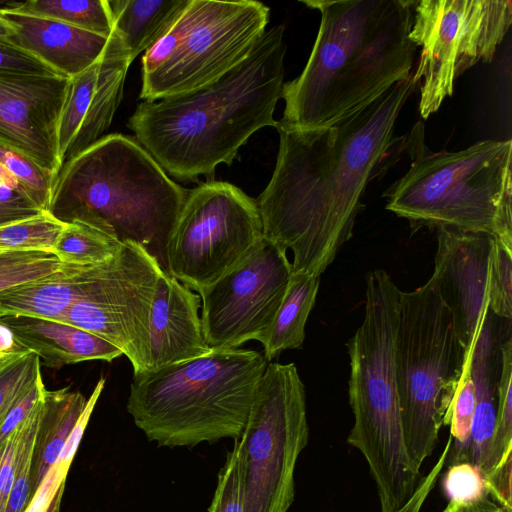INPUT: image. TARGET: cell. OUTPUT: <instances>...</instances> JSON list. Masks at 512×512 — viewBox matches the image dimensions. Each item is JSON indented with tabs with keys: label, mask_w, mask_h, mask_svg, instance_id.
Segmentation results:
<instances>
[{
	"label": "cell",
	"mask_w": 512,
	"mask_h": 512,
	"mask_svg": "<svg viewBox=\"0 0 512 512\" xmlns=\"http://www.w3.org/2000/svg\"><path fill=\"white\" fill-rule=\"evenodd\" d=\"M419 83L413 73L341 123L277 128L272 177L256 200L264 239L293 253V274L320 276L353 234L362 197L395 144L397 118Z\"/></svg>",
	"instance_id": "6da1fadb"
},
{
	"label": "cell",
	"mask_w": 512,
	"mask_h": 512,
	"mask_svg": "<svg viewBox=\"0 0 512 512\" xmlns=\"http://www.w3.org/2000/svg\"><path fill=\"white\" fill-rule=\"evenodd\" d=\"M415 1H301L321 21L302 73L283 85L277 128L337 125L407 79L418 48L409 38Z\"/></svg>",
	"instance_id": "7a4b0ae2"
},
{
	"label": "cell",
	"mask_w": 512,
	"mask_h": 512,
	"mask_svg": "<svg viewBox=\"0 0 512 512\" xmlns=\"http://www.w3.org/2000/svg\"><path fill=\"white\" fill-rule=\"evenodd\" d=\"M283 25L266 30L249 55L196 90L138 104L128 120L138 143L181 181L211 178L257 130L277 128L284 85Z\"/></svg>",
	"instance_id": "3957f363"
},
{
	"label": "cell",
	"mask_w": 512,
	"mask_h": 512,
	"mask_svg": "<svg viewBox=\"0 0 512 512\" xmlns=\"http://www.w3.org/2000/svg\"><path fill=\"white\" fill-rule=\"evenodd\" d=\"M187 192L137 140L115 133L63 163L48 212L64 223L111 229L143 246L167 273L166 245Z\"/></svg>",
	"instance_id": "277c9868"
},
{
	"label": "cell",
	"mask_w": 512,
	"mask_h": 512,
	"mask_svg": "<svg viewBox=\"0 0 512 512\" xmlns=\"http://www.w3.org/2000/svg\"><path fill=\"white\" fill-rule=\"evenodd\" d=\"M267 366L258 351L229 348L133 374L127 411L149 441L194 447L238 439Z\"/></svg>",
	"instance_id": "5b68a950"
},
{
	"label": "cell",
	"mask_w": 512,
	"mask_h": 512,
	"mask_svg": "<svg viewBox=\"0 0 512 512\" xmlns=\"http://www.w3.org/2000/svg\"><path fill=\"white\" fill-rule=\"evenodd\" d=\"M401 290L383 269L366 276L364 317L346 346L354 423L347 443L368 464L380 512H395L416 489L420 471L405 444L395 373Z\"/></svg>",
	"instance_id": "8992f818"
},
{
	"label": "cell",
	"mask_w": 512,
	"mask_h": 512,
	"mask_svg": "<svg viewBox=\"0 0 512 512\" xmlns=\"http://www.w3.org/2000/svg\"><path fill=\"white\" fill-rule=\"evenodd\" d=\"M418 123L405 138L411 164L384 193L386 209L421 226L485 232L512 250V141L431 152Z\"/></svg>",
	"instance_id": "52a82bcc"
},
{
	"label": "cell",
	"mask_w": 512,
	"mask_h": 512,
	"mask_svg": "<svg viewBox=\"0 0 512 512\" xmlns=\"http://www.w3.org/2000/svg\"><path fill=\"white\" fill-rule=\"evenodd\" d=\"M466 357L432 278L416 290L401 291L395 373L405 444L418 471L449 424Z\"/></svg>",
	"instance_id": "ba28073f"
},
{
	"label": "cell",
	"mask_w": 512,
	"mask_h": 512,
	"mask_svg": "<svg viewBox=\"0 0 512 512\" xmlns=\"http://www.w3.org/2000/svg\"><path fill=\"white\" fill-rule=\"evenodd\" d=\"M259 1L188 0L142 56L140 98L155 101L203 87L241 63L266 31Z\"/></svg>",
	"instance_id": "9c48e42d"
},
{
	"label": "cell",
	"mask_w": 512,
	"mask_h": 512,
	"mask_svg": "<svg viewBox=\"0 0 512 512\" xmlns=\"http://www.w3.org/2000/svg\"><path fill=\"white\" fill-rule=\"evenodd\" d=\"M237 440L244 512H288L296 463L309 440L305 386L294 363L267 364Z\"/></svg>",
	"instance_id": "30bf717a"
},
{
	"label": "cell",
	"mask_w": 512,
	"mask_h": 512,
	"mask_svg": "<svg viewBox=\"0 0 512 512\" xmlns=\"http://www.w3.org/2000/svg\"><path fill=\"white\" fill-rule=\"evenodd\" d=\"M263 242L256 200L231 183L209 180L187 192L166 245L167 274L198 292Z\"/></svg>",
	"instance_id": "8fae6325"
},
{
	"label": "cell",
	"mask_w": 512,
	"mask_h": 512,
	"mask_svg": "<svg viewBox=\"0 0 512 512\" xmlns=\"http://www.w3.org/2000/svg\"><path fill=\"white\" fill-rule=\"evenodd\" d=\"M512 24L510 0H416L410 40L420 47L413 79L427 119L452 96L455 80L493 60Z\"/></svg>",
	"instance_id": "7c38bea8"
},
{
	"label": "cell",
	"mask_w": 512,
	"mask_h": 512,
	"mask_svg": "<svg viewBox=\"0 0 512 512\" xmlns=\"http://www.w3.org/2000/svg\"><path fill=\"white\" fill-rule=\"evenodd\" d=\"M162 271L143 246L123 241L106 272L70 306L62 322L119 348L133 374L148 370L150 313Z\"/></svg>",
	"instance_id": "4fadbf2b"
},
{
	"label": "cell",
	"mask_w": 512,
	"mask_h": 512,
	"mask_svg": "<svg viewBox=\"0 0 512 512\" xmlns=\"http://www.w3.org/2000/svg\"><path fill=\"white\" fill-rule=\"evenodd\" d=\"M292 265L285 251L264 239L250 256L198 291L201 320L211 349L263 341L287 291Z\"/></svg>",
	"instance_id": "5bb4252c"
},
{
	"label": "cell",
	"mask_w": 512,
	"mask_h": 512,
	"mask_svg": "<svg viewBox=\"0 0 512 512\" xmlns=\"http://www.w3.org/2000/svg\"><path fill=\"white\" fill-rule=\"evenodd\" d=\"M70 79L0 72V143L57 175L58 123Z\"/></svg>",
	"instance_id": "9a60e30c"
},
{
	"label": "cell",
	"mask_w": 512,
	"mask_h": 512,
	"mask_svg": "<svg viewBox=\"0 0 512 512\" xmlns=\"http://www.w3.org/2000/svg\"><path fill=\"white\" fill-rule=\"evenodd\" d=\"M494 240L495 236L485 232L437 228L431 278L451 314L455 333L467 356L473 353L489 307L488 277Z\"/></svg>",
	"instance_id": "2e32d148"
},
{
	"label": "cell",
	"mask_w": 512,
	"mask_h": 512,
	"mask_svg": "<svg viewBox=\"0 0 512 512\" xmlns=\"http://www.w3.org/2000/svg\"><path fill=\"white\" fill-rule=\"evenodd\" d=\"M133 59L113 29L99 59L70 78L58 123L61 164L102 138L122 98L125 78Z\"/></svg>",
	"instance_id": "e0dca14e"
},
{
	"label": "cell",
	"mask_w": 512,
	"mask_h": 512,
	"mask_svg": "<svg viewBox=\"0 0 512 512\" xmlns=\"http://www.w3.org/2000/svg\"><path fill=\"white\" fill-rule=\"evenodd\" d=\"M511 321L497 317L488 309L473 349L471 375L475 385L476 405L469 437L464 446L448 454L446 464L467 462L485 477L497 422L498 385L502 367V348L512 336Z\"/></svg>",
	"instance_id": "ac0fdd59"
},
{
	"label": "cell",
	"mask_w": 512,
	"mask_h": 512,
	"mask_svg": "<svg viewBox=\"0 0 512 512\" xmlns=\"http://www.w3.org/2000/svg\"><path fill=\"white\" fill-rule=\"evenodd\" d=\"M201 298L162 271L150 313L148 370L209 354L199 315Z\"/></svg>",
	"instance_id": "d6986e66"
},
{
	"label": "cell",
	"mask_w": 512,
	"mask_h": 512,
	"mask_svg": "<svg viewBox=\"0 0 512 512\" xmlns=\"http://www.w3.org/2000/svg\"><path fill=\"white\" fill-rule=\"evenodd\" d=\"M0 16L14 28L9 42L69 79L96 62L109 40L66 23L20 14L5 7H0Z\"/></svg>",
	"instance_id": "ffe728a7"
},
{
	"label": "cell",
	"mask_w": 512,
	"mask_h": 512,
	"mask_svg": "<svg viewBox=\"0 0 512 512\" xmlns=\"http://www.w3.org/2000/svg\"><path fill=\"white\" fill-rule=\"evenodd\" d=\"M111 260L91 266L64 263L45 277L0 291V318L24 316L62 322L70 306L88 293Z\"/></svg>",
	"instance_id": "44dd1931"
},
{
	"label": "cell",
	"mask_w": 512,
	"mask_h": 512,
	"mask_svg": "<svg viewBox=\"0 0 512 512\" xmlns=\"http://www.w3.org/2000/svg\"><path fill=\"white\" fill-rule=\"evenodd\" d=\"M0 324L15 342L36 354L45 366L60 368L88 360L113 361L122 351L108 341L64 322L34 317H3Z\"/></svg>",
	"instance_id": "7402d4cb"
},
{
	"label": "cell",
	"mask_w": 512,
	"mask_h": 512,
	"mask_svg": "<svg viewBox=\"0 0 512 512\" xmlns=\"http://www.w3.org/2000/svg\"><path fill=\"white\" fill-rule=\"evenodd\" d=\"M86 403L83 394L69 387L45 390L33 451V494L57 461Z\"/></svg>",
	"instance_id": "603a6c76"
},
{
	"label": "cell",
	"mask_w": 512,
	"mask_h": 512,
	"mask_svg": "<svg viewBox=\"0 0 512 512\" xmlns=\"http://www.w3.org/2000/svg\"><path fill=\"white\" fill-rule=\"evenodd\" d=\"M188 0H108L113 29L134 60L168 30Z\"/></svg>",
	"instance_id": "cb8c5ba5"
},
{
	"label": "cell",
	"mask_w": 512,
	"mask_h": 512,
	"mask_svg": "<svg viewBox=\"0 0 512 512\" xmlns=\"http://www.w3.org/2000/svg\"><path fill=\"white\" fill-rule=\"evenodd\" d=\"M320 276L293 274L276 316L261 342L267 362L288 349H299L305 340V326L314 307Z\"/></svg>",
	"instance_id": "d4e9b609"
},
{
	"label": "cell",
	"mask_w": 512,
	"mask_h": 512,
	"mask_svg": "<svg viewBox=\"0 0 512 512\" xmlns=\"http://www.w3.org/2000/svg\"><path fill=\"white\" fill-rule=\"evenodd\" d=\"M121 245L122 241L111 229L72 220L66 223L51 252L62 263L91 266L111 260Z\"/></svg>",
	"instance_id": "484cf974"
},
{
	"label": "cell",
	"mask_w": 512,
	"mask_h": 512,
	"mask_svg": "<svg viewBox=\"0 0 512 512\" xmlns=\"http://www.w3.org/2000/svg\"><path fill=\"white\" fill-rule=\"evenodd\" d=\"M5 8L25 15L52 19L110 37L113 32L108 0H28Z\"/></svg>",
	"instance_id": "4316f807"
},
{
	"label": "cell",
	"mask_w": 512,
	"mask_h": 512,
	"mask_svg": "<svg viewBox=\"0 0 512 512\" xmlns=\"http://www.w3.org/2000/svg\"><path fill=\"white\" fill-rule=\"evenodd\" d=\"M66 223L48 211L0 226V253L51 252Z\"/></svg>",
	"instance_id": "83f0119b"
},
{
	"label": "cell",
	"mask_w": 512,
	"mask_h": 512,
	"mask_svg": "<svg viewBox=\"0 0 512 512\" xmlns=\"http://www.w3.org/2000/svg\"><path fill=\"white\" fill-rule=\"evenodd\" d=\"M512 457V336L502 348V367L498 385L497 422L489 459L487 477ZM484 477V478H485Z\"/></svg>",
	"instance_id": "f1b7e54d"
},
{
	"label": "cell",
	"mask_w": 512,
	"mask_h": 512,
	"mask_svg": "<svg viewBox=\"0 0 512 512\" xmlns=\"http://www.w3.org/2000/svg\"><path fill=\"white\" fill-rule=\"evenodd\" d=\"M0 164L24 188L30 198L48 211L56 176L29 156L0 143Z\"/></svg>",
	"instance_id": "f546056e"
},
{
	"label": "cell",
	"mask_w": 512,
	"mask_h": 512,
	"mask_svg": "<svg viewBox=\"0 0 512 512\" xmlns=\"http://www.w3.org/2000/svg\"><path fill=\"white\" fill-rule=\"evenodd\" d=\"M45 393V392H44ZM44 398V396H43ZM43 398L25 420L20 440L18 461L6 512H24L33 496L32 462L36 432Z\"/></svg>",
	"instance_id": "4dcf8cb0"
},
{
	"label": "cell",
	"mask_w": 512,
	"mask_h": 512,
	"mask_svg": "<svg viewBox=\"0 0 512 512\" xmlns=\"http://www.w3.org/2000/svg\"><path fill=\"white\" fill-rule=\"evenodd\" d=\"M63 264L52 252L0 253V291L45 277Z\"/></svg>",
	"instance_id": "1f68e13d"
},
{
	"label": "cell",
	"mask_w": 512,
	"mask_h": 512,
	"mask_svg": "<svg viewBox=\"0 0 512 512\" xmlns=\"http://www.w3.org/2000/svg\"><path fill=\"white\" fill-rule=\"evenodd\" d=\"M41 375L39 357L21 348L0 365V417Z\"/></svg>",
	"instance_id": "d6a6232c"
},
{
	"label": "cell",
	"mask_w": 512,
	"mask_h": 512,
	"mask_svg": "<svg viewBox=\"0 0 512 512\" xmlns=\"http://www.w3.org/2000/svg\"><path fill=\"white\" fill-rule=\"evenodd\" d=\"M488 306L497 317L512 320V250L496 237L489 268Z\"/></svg>",
	"instance_id": "836d02e7"
},
{
	"label": "cell",
	"mask_w": 512,
	"mask_h": 512,
	"mask_svg": "<svg viewBox=\"0 0 512 512\" xmlns=\"http://www.w3.org/2000/svg\"><path fill=\"white\" fill-rule=\"evenodd\" d=\"M208 512H244V484L241 449L237 439L227 452L218 473L217 485Z\"/></svg>",
	"instance_id": "e575fe53"
},
{
	"label": "cell",
	"mask_w": 512,
	"mask_h": 512,
	"mask_svg": "<svg viewBox=\"0 0 512 512\" xmlns=\"http://www.w3.org/2000/svg\"><path fill=\"white\" fill-rule=\"evenodd\" d=\"M471 359L472 355H469L465 360L452 402L449 419L452 442L448 454L455 453L464 446L471 430L476 405L475 385L471 375Z\"/></svg>",
	"instance_id": "d590c367"
},
{
	"label": "cell",
	"mask_w": 512,
	"mask_h": 512,
	"mask_svg": "<svg viewBox=\"0 0 512 512\" xmlns=\"http://www.w3.org/2000/svg\"><path fill=\"white\" fill-rule=\"evenodd\" d=\"M442 489L449 502L454 503H470L489 496L483 474L467 462L448 466Z\"/></svg>",
	"instance_id": "8d00e7d4"
},
{
	"label": "cell",
	"mask_w": 512,
	"mask_h": 512,
	"mask_svg": "<svg viewBox=\"0 0 512 512\" xmlns=\"http://www.w3.org/2000/svg\"><path fill=\"white\" fill-rule=\"evenodd\" d=\"M74 453L76 452L63 447L57 461L43 478L24 512H58Z\"/></svg>",
	"instance_id": "74e56055"
},
{
	"label": "cell",
	"mask_w": 512,
	"mask_h": 512,
	"mask_svg": "<svg viewBox=\"0 0 512 512\" xmlns=\"http://www.w3.org/2000/svg\"><path fill=\"white\" fill-rule=\"evenodd\" d=\"M43 211L0 164V226Z\"/></svg>",
	"instance_id": "f35d334b"
},
{
	"label": "cell",
	"mask_w": 512,
	"mask_h": 512,
	"mask_svg": "<svg viewBox=\"0 0 512 512\" xmlns=\"http://www.w3.org/2000/svg\"><path fill=\"white\" fill-rule=\"evenodd\" d=\"M46 388L42 375L24 391L0 417V445L20 427L38 403L42 400Z\"/></svg>",
	"instance_id": "ab89813d"
},
{
	"label": "cell",
	"mask_w": 512,
	"mask_h": 512,
	"mask_svg": "<svg viewBox=\"0 0 512 512\" xmlns=\"http://www.w3.org/2000/svg\"><path fill=\"white\" fill-rule=\"evenodd\" d=\"M0 72L58 75L44 62L12 44L0 39Z\"/></svg>",
	"instance_id": "60d3db41"
},
{
	"label": "cell",
	"mask_w": 512,
	"mask_h": 512,
	"mask_svg": "<svg viewBox=\"0 0 512 512\" xmlns=\"http://www.w3.org/2000/svg\"><path fill=\"white\" fill-rule=\"evenodd\" d=\"M24 422L0 445V512L7 510L16 473Z\"/></svg>",
	"instance_id": "b9f144b4"
},
{
	"label": "cell",
	"mask_w": 512,
	"mask_h": 512,
	"mask_svg": "<svg viewBox=\"0 0 512 512\" xmlns=\"http://www.w3.org/2000/svg\"><path fill=\"white\" fill-rule=\"evenodd\" d=\"M451 445V439L448 438L443 448L442 453L438 457L436 463L430 469V471L419 480L416 489L414 490L411 497L395 512H421L424 504L437 484L443 468L446 465L447 455L449 447Z\"/></svg>",
	"instance_id": "7bdbcfd3"
},
{
	"label": "cell",
	"mask_w": 512,
	"mask_h": 512,
	"mask_svg": "<svg viewBox=\"0 0 512 512\" xmlns=\"http://www.w3.org/2000/svg\"><path fill=\"white\" fill-rule=\"evenodd\" d=\"M443 512H509L489 496L470 503L448 502Z\"/></svg>",
	"instance_id": "ee69618b"
},
{
	"label": "cell",
	"mask_w": 512,
	"mask_h": 512,
	"mask_svg": "<svg viewBox=\"0 0 512 512\" xmlns=\"http://www.w3.org/2000/svg\"><path fill=\"white\" fill-rule=\"evenodd\" d=\"M21 348L15 342L11 331L6 326L0 324V354L12 353Z\"/></svg>",
	"instance_id": "f6af8a7d"
},
{
	"label": "cell",
	"mask_w": 512,
	"mask_h": 512,
	"mask_svg": "<svg viewBox=\"0 0 512 512\" xmlns=\"http://www.w3.org/2000/svg\"><path fill=\"white\" fill-rule=\"evenodd\" d=\"M14 33L15 31L12 25L2 16H0V39L9 41Z\"/></svg>",
	"instance_id": "bcb514c9"
},
{
	"label": "cell",
	"mask_w": 512,
	"mask_h": 512,
	"mask_svg": "<svg viewBox=\"0 0 512 512\" xmlns=\"http://www.w3.org/2000/svg\"><path fill=\"white\" fill-rule=\"evenodd\" d=\"M19 350V349H18ZM17 351V350H16ZM14 351V352H16ZM14 352L12 353H8V354H0V365L10 356L12 355Z\"/></svg>",
	"instance_id": "7dc6e473"
}]
</instances>
